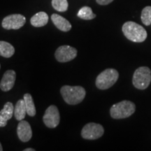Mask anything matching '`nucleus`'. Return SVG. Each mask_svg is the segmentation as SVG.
I'll list each match as a JSON object with an SVG mask.
<instances>
[{"instance_id":"nucleus-6","label":"nucleus","mask_w":151,"mask_h":151,"mask_svg":"<svg viewBox=\"0 0 151 151\" xmlns=\"http://www.w3.org/2000/svg\"><path fill=\"white\" fill-rule=\"evenodd\" d=\"M104 133V129L101 124L90 122L86 124L81 131V136L85 139L95 140L101 137Z\"/></svg>"},{"instance_id":"nucleus-25","label":"nucleus","mask_w":151,"mask_h":151,"mask_svg":"<svg viewBox=\"0 0 151 151\" xmlns=\"http://www.w3.org/2000/svg\"><path fill=\"white\" fill-rule=\"evenodd\" d=\"M0 68H1V65H0Z\"/></svg>"},{"instance_id":"nucleus-3","label":"nucleus","mask_w":151,"mask_h":151,"mask_svg":"<svg viewBox=\"0 0 151 151\" xmlns=\"http://www.w3.org/2000/svg\"><path fill=\"white\" fill-rule=\"evenodd\" d=\"M134 104L127 100L113 104L110 109L111 116L114 119H124L131 116L135 112Z\"/></svg>"},{"instance_id":"nucleus-5","label":"nucleus","mask_w":151,"mask_h":151,"mask_svg":"<svg viewBox=\"0 0 151 151\" xmlns=\"http://www.w3.org/2000/svg\"><path fill=\"white\" fill-rule=\"evenodd\" d=\"M151 81V71L147 67H141L134 71L132 83L139 90H145L149 86Z\"/></svg>"},{"instance_id":"nucleus-7","label":"nucleus","mask_w":151,"mask_h":151,"mask_svg":"<svg viewBox=\"0 0 151 151\" xmlns=\"http://www.w3.org/2000/svg\"><path fill=\"white\" fill-rule=\"evenodd\" d=\"M26 18L21 14H12L3 19L2 25L5 29H18L25 24Z\"/></svg>"},{"instance_id":"nucleus-17","label":"nucleus","mask_w":151,"mask_h":151,"mask_svg":"<svg viewBox=\"0 0 151 151\" xmlns=\"http://www.w3.org/2000/svg\"><path fill=\"white\" fill-rule=\"evenodd\" d=\"M77 16L83 20H92L96 17V15L92 12V9L89 6H83L78 11Z\"/></svg>"},{"instance_id":"nucleus-1","label":"nucleus","mask_w":151,"mask_h":151,"mask_svg":"<svg viewBox=\"0 0 151 151\" xmlns=\"http://www.w3.org/2000/svg\"><path fill=\"white\" fill-rule=\"evenodd\" d=\"M124 37L135 43L143 42L147 38V32L140 24L134 22H126L122 27Z\"/></svg>"},{"instance_id":"nucleus-18","label":"nucleus","mask_w":151,"mask_h":151,"mask_svg":"<svg viewBox=\"0 0 151 151\" xmlns=\"http://www.w3.org/2000/svg\"><path fill=\"white\" fill-rule=\"evenodd\" d=\"M0 115L6 120H9L14 115V106L11 102H6L4 108L0 111Z\"/></svg>"},{"instance_id":"nucleus-12","label":"nucleus","mask_w":151,"mask_h":151,"mask_svg":"<svg viewBox=\"0 0 151 151\" xmlns=\"http://www.w3.org/2000/svg\"><path fill=\"white\" fill-rule=\"evenodd\" d=\"M51 20L56 27L62 32H69L71 29V24L67 19L60 16V15L54 14L51 16Z\"/></svg>"},{"instance_id":"nucleus-13","label":"nucleus","mask_w":151,"mask_h":151,"mask_svg":"<svg viewBox=\"0 0 151 151\" xmlns=\"http://www.w3.org/2000/svg\"><path fill=\"white\" fill-rule=\"evenodd\" d=\"M48 16L46 13L41 11L37 13L32 17L30 19V22L32 25L36 27H43L48 23Z\"/></svg>"},{"instance_id":"nucleus-21","label":"nucleus","mask_w":151,"mask_h":151,"mask_svg":"<svg viewBox=\"0 0 151 151\" xmlns=\"http://www.w3.org/2000/svg\"><path fill=\"white\" fill-rule=\"evenodd\" d=\"M113 0H96L97 4L100 5H107L112 2Z\"/></svg>"},{"instance_id":"nucleus-11","label":"nucleus","mask_w":151,"mask_h":151,"mask_svg":"<svg viewBox=\"0 0 151 151\" xmlns=\"http://www.w3.org/2000/svg\"><path fill=\"white\" fill-rule=\"evenodd\" d=\"M16 73L14 70H7L4 74L1 82H0V89L3 92H8L14 88L16 81Z\"/></svg>"},{"instance_id":"nucleus-14","label":"nucleus","mask_w":151,"mask_h":151,"mask_svg":"<svg viewBox=\"0 0 151 151\" xmlns=\"http://www.w3.org/2000/svg\"><path fill=\"white\" fill-rule=\"evenodd\" d=\"M27 110H26L25 103L24 99L18 100L14 108V116L17 120H22L25 118Z\"/></svg>"},{"instance_id":"nucleus-19","label":"nucleus","mask_w":151,"mask_h":151,"mask_svg":"<svg viewBox=\"0 0 151 151\" xmlns=\"http://www.w3.org/2000/svg\"><path fill=\"white\" fill-rule=\"evenodd\" d=\"M52 6L56 11L65 12L68 9L69 4L67 0H52Z\"/></svg>"},{"instance_id":"nucleus-20","label":"nucleus","mask_w":151,"mask_h":151,"mask_svg":"<svg viewBox=\"0 0 151 151\" xmlns=\"http://www.w3.org/2000/svg\"><path fill=\"white\" fill-rule=\"evenodd\" d=\"M141 21L145 25L149 26L151 24V6H146L141 12Z\"/></svg>"},{"instance_id":"nucleus-10","label":"nucleus","mask_w":151,"mask_h":151,"mask_svg":"<svg viewBox=\"0 0 151 151\" xmlns=\"http://www.w3.org/2000/svg\"><path fill=\"white\" fill-rule=\"evenodd\" d=\"M17 134L22 142L29 141L32 137V131L29 122L25 120H20L17 127Z\"/></svg>"},{"instance_id":"nucleus-24","label":"nucleus","mask_w":151,"mask_h":151,"mask_svg":"<svg viewBox=\"0 0 151 151\" xmlns=\"http://www.w3.org/2000/svg\"><path fill=\"white\" fill-rule=\"evenodd\" d=\"M3 148H2V146H1V143H0V151H2Z\"/></svg>"},{"instance_id":"nucleus-2","label":"nucleus","mask_w":151,"mask_h":151,"mask_svg":"<svg viewBox=\"0 0 151 151\" xmlns=\"http://www.w3.org/2000/svg\"><path fill=\"white\" fill-rule=\"evenodd\" d=\"M60 93L66 103L69 105H76L83 101L86 92L81 86H65L62 87Z\"/></svg>"},{"instance_id":"nucleus-4","label":"nucleus","mask_w":151,"mask_h":151,"mask_svg":"<svg viewBox=\"0 0 151 151\" xmlns=\"http://www.w3.org/2000/svg\"><path fill=\"white\" fill-rule=\"evenodd\" d=\"M119 73L114 69H107L97 76L96 86L100 90H107L112 87L118 81Z\"/></svg>"},{"instance_id":"nucleus-9","label":"nucleus","mask_w":151,"mask_h":151,"mask_svg":"<svg viewBox=\"0 0 151 151\" xmlns=\"http://www.w3.org/2000/svg\"><path fill=\"white\" fill-rule=\"evenodd\" d=\"M77 56V50L69 46H62L56 50L55 57L60 62H67L75 59Z\"/></svg>"},{"instance_id":"nucleus-16","label":"nucleus","mask_w":151,"mask_h":151,"mask_svg":"<svg viewBox=\"0 0 151 151\" xmlns=\"http://www.w3.org/2000/svg\"><path fill=\"white\" fill-rule=\"evenodd\" d=\"M23 99L25 103L27 114L31 117L35 116L36 115V108L32 95L29 93L24 94Z\"/></svg>"},{"instance_id":"nucleus-8","label":"nucleus","mask_w":151,"mask_h":151,"mask_svg":"<svg viewBox=\"0 0 151 151\" xmlns=\"http://www.w3.org/2000/svg\"><path fill=\"white\" fill-rule=\"evenodd\" d=\"M43 120L48 128H55L60 124V116L56 106L51 105L46 109L43 117Z\"/></svg>"},{"instance_id":"nucleus-15","label":"nucleus","mask_w":151,"mask_h":151,"mask_svg":"<svg viewBox=\"0 0 151 151\" xmlns=\"http://www.w3.org/2000/svg\"><path fill=\"white\" fill-rule=\"evenodd\" d=\"M15 53L14 47L9 42L0 41V55L5 58H9Z\"/></svg>"},{"instance_id":"nucleus-23","label":"nucleus","mask_w":151,"mask_h":151,"mask_svg":"<svg viewBox=\"0 0 151 151\" xmlns=\"http://www.w3.org/2000/svg\"><path fill=\"white\" fill-rule=\"evenodd\" d=\"M24 151H35V149H33V148H26V149H24Z\"/></svg>"},{"instance_id":"nucleus-22","label":"nucleus","mask_w":151,"mask_h":151,"mask_svg":"<svg viewBox=\"0 0 151 151\" xmlns=\"http://www.w3.org/2000/svg\"><path fill=\"white\" fill-rule=\"evenodd\" d=\"M7 121L8 120L0 115V127H4L7 124Z\"/></svg>"}]
</instances>
